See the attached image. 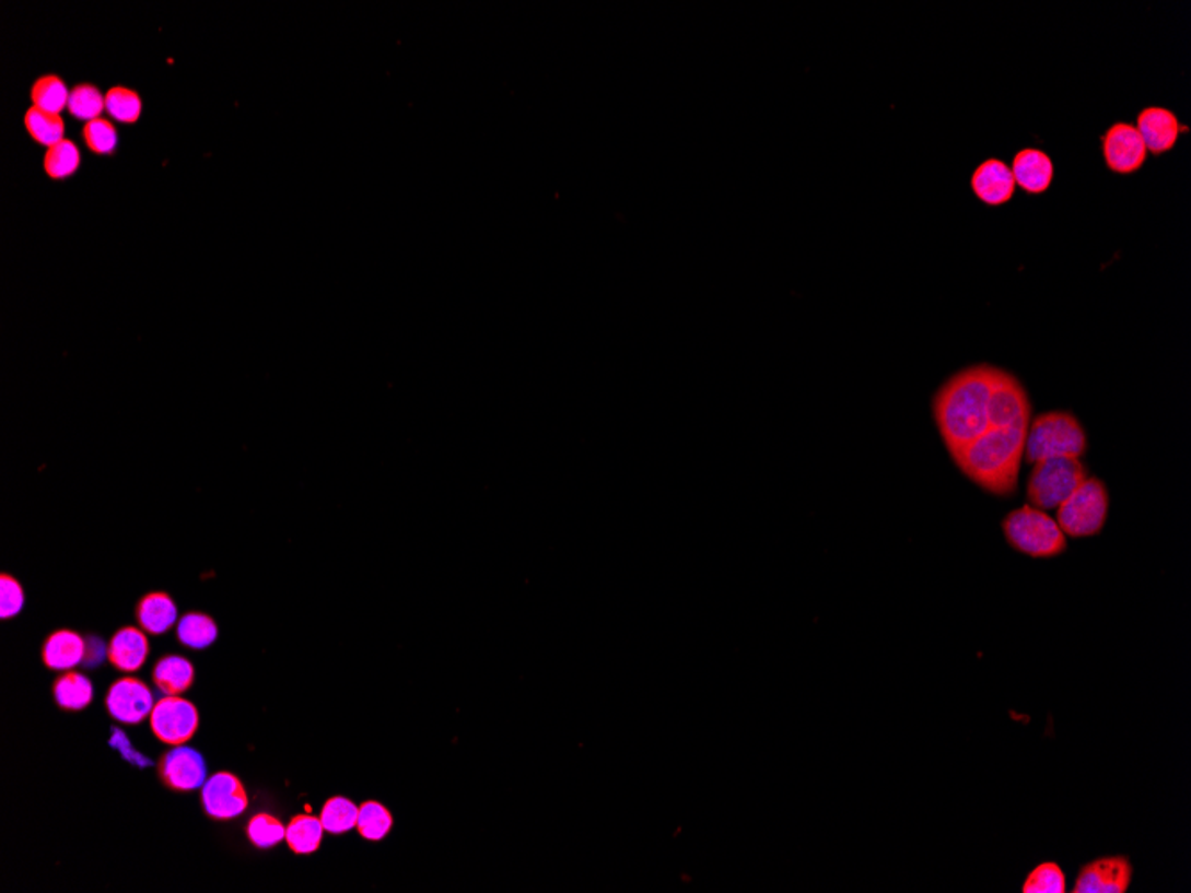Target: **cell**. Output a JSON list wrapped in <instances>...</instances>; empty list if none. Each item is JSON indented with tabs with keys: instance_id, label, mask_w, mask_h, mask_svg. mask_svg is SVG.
Listing matches in <instances>:
<instances>
[{
	"instance_id": "6da1fadb",
	"label": "cell",
	"mask_w": 1191,
	"mask_h": 893,
	"mask_svg": "<svg viewBox=\"0 0 1191 893\" xmlns=\"http://www.w3.org/2000/svg\"><path fill=\"white\" fill-rule=\"evenodd\" d=\"M995 367L986 363L964 367L933 395L931 412L949 455L990 431L989 403Z\"/></svg>"
},
{
	"instance_id": "7a4b0ae2",
	"label": "cell",
	"mask_w": 1191,
	"mask_h": 893,
	"mask_svg": "<svg viewBox=\"0 0 1191 893\" xmlns=\"http://www.w3.org/2000/svg\"><path fill=\"white\" fill-rule=\"evenodd\" d=\"M1029 426L990 428L978 439L950 454V459L984 493L999 497L1015 496Z\"/></svg>"
},
{
	"instance_id": "3957f363",
	"label": "cell",
	"mask_w": 1191,
	"mask_h": 893,
	"mask_svg": "<svg viewBox=\"0 0 1191 893\" xmlns=\"http://www.w3.org/2000/svg\"><path fill=\"white\" fill-rule=\"evenodd\" d=\"M1088 449L1086 432L1072 412L1054 411L1032 421L1026 437L1024 459L1037 463L1047 459H1081Z\"/></svg>"
},
{
	"instance_id": "277c9868",
	"label": "cell",
	"mask_w": 1191,
	"mask_h": 893,
	"mask_svg": "<svg viewBox=\"0 0 1191 893\" xmlns=\"http://www.w3.org/2000/svg\"><path fill=\"white\" fill-rule=\"evenodd\" d=\"M1001 528L1009 548L1031 559H1056L1069 548L1056 519L1029 503L1006 514Z\"/></svg>"
},
{
	"instance_id": "5b68a950",
	"label": "cell",
	"mask_w": 1191,
	"mask_h": 893,
	"mask_svg": "<svg viewBox=\"0 0 1191 893\" xmlns=\"http://www.w3.org/2000/svg\"><path fill=\"white\" fill-rule=\"evenodd\" d=\"M1056 510V522L1066 537L1088 539L1099 536L1110 514V493L1102 480L1088 477Z\"/></svg>"
},
{
	"instance_id": "8992f818",
	"label": "cell",
	"mask_w": 1191,
	"mask_h": 893,
	"mask_svg": "<svg viewBox=\"0 0 1191 893\" xmlns=\"http://www.w3.org/2000/svg\"><path fill=\"white\" fill-rule=\"evenodd\" d=\"M1086 479L1088 469L1081 459L1040 460L1032 463L1026 496L1031 507L1052 510L1060 507Z\"/></svg>"
},
{
	"instance_id": "52a82bcc",
	"label": "cell",
	"mask_w": 1191,
	"mask_h": 893,
	"mask_svg": "<svg viewBox=\"0 0 1191 893\" xmlns=\"http://www.w3.org/2000/svg\"><path fill=\"white\" fill-rule=\"evenodd\" d=\"M990 428L1029 426L1031 400L1023 381L1003 367H995L989 403Z\"/></svg>"
},
{
	"instance_id": "ba28073f",
	"label": "cell",
	"mask_w": 1191,
	"mask_h": 893,
	"mask_svg": "<svg viewBox=\"0 0 1191 893\" xmlns=\"http://www.w3.org/2000/svg\"><path fill=\"white\" fill-rule=\"evenodd\" d=\"M1134 865L1125 855H1106L1081 867L1072 893H1128Z\"/></svg>"
},
{
	"instance_id": "9c48e42d",
	"label": "cell",
	"mask_w": 1191,
	"mask_h": 893,
	"mask_svg": "<svg viewBox=\"0 0 1191 893\" xmlns=\"http://www.w3.org/2000/svg\"><path fill=\"white\" fill-rule=\"evenodd\" d=\"M150 728L164 744H186L197 733V706L179 695H166L155 703L150 714Z\"/></svg>"
},
{
	"instance_id": "30bf717a",
	"label": "cell",
	"mask_w": 1191,
	"mask_h": 893,
	"mask_svg": "<svg viewBox=\"0 0 1191 893\" xmlns=\"http://www.w3.org/2000/svg\"><path fill=\"white\" fill-rule=\"evenodd\" d=\"M1106 168L1119 175L1136 174L1147 161V149L1139 129L1128 121H1117L1100 136Z\"/></svg>"
},
{
	"instance_id": "8fae6325",
	"label": "cell",
	"mask_w": 1191,
	"mask_h": 893,
	"mask_svg": "<svg viewBox=\"0 0 1191 893\" xmlns=\"http://www.w3.org/2000/svg\"><path fill=\"white\" fill-rule=\"evenodd\" d=\"M203 810L217 821H231L245 813L248 796L237 776L231 773H218L202 787Z\"/></svg>"
},
{
	"instance_id": "7c38bea8",
	"label": "cell",
	"mask_w": 1191,
	"mask_h": 893,
	"mask_svg": "<svg viewBox=\"0 0 1191 893\" xmlns=\"http://www.w3.org/2000/svg\"><path fill=\"white\" fill-rule=\"evenodd\" d=\"M106 706L118 722L140 725L154 710V697L143 681L121 678L107 692Z\"/></svg>"
},
{
	"instance_id": "4fadbf2b",
	"label": "cell",
	"mask_w": 1191,
	"mask_h": 893,
	"mask_svg": "<svg viewBox=\"0 0 1191 893\" xmlns=\"http://www.w3.org/2000/svg\"><path fill=\"white\" fill-rule=\"evenodd\" d=\"M160 774L164 785L177 792H191L208 782L203 756L191 748H175L164 754Z\"/></svg>"
},
{
	"instance_id": "5bb4252c",
	"label": "cell",
	"mask_w": 1191,
	"mask_h": 893,
	"mask_svg": "<svg viewBox=\"0 0 1191 893\" xmlns=\"http://www.w3.org/2000/svg\"><path fill=\"white\" fill-rule=\"evenodd\" d=\"M1139 129L1145 149L1153 155H1163L1170 152L1177 145L1181 132H1187L1188 127L1181 126L1176 113L1167 107L1148 106L1139 113Z\"/></svg>"
},
{
	"instance_id": "9a60e30c",
	"label": "cell",
	"mask_w": 1191,
	"mask_h": 893,
	"mask_svg": "<svg viewBox=\"0 0 1191 893\" xmlns=\"http://www.w3.org/2000/svg\"><path fill=\"white\" fill-rule=\"evenodd\" d=\"M970 188L984 205L999 208L1015 197L1017 184L1013 179L1012 169L1004 161L990 157L974 169V174L970 177Z\"/></svg>"
},
{
	"instance_id": "2e32d148",
	"label": "cell",
	"mask_w": 1191,
	"mask_h": 893,
	"mask_svg": "<svg viewBox=\"0 0 1191 893\" xmlns=\"http://www.w3.org/2000/svg\"><path fill=\"white\" fill-rule=\"evenodd\" d=\"M1012 174L1018 188L1028 195H1043L1054 180V163L1040 149L1018 150L1012 163Z\"/></svg>"
},
{
	"instance_id": "e0dca14e",
	"label": "cell",
	"mask_w": 1191,
	"mask_h": 893,
	"mask_svg": "<svg viewBox=\"0 0 1191 893\" xmlns=\"http://www.w3.org/2000/svg\"><path fill=\"white\" fill-rule=\"evenodd\" d=\"M149 638L135 626L120 628L107 644L109 662L121 672H135L145 663L149 657Z\"/></svg>"
},
{
	"instance_id": "ac0fdd59",
	"label": "cell",
	"mask_w": 1191,
	"mask_h": 893,
	"mask_svg": "<svg viewBox=\"0 0 1191 893\" xmlns=\"http://www.w3.org/2000/svg\"><path fill=\"white\" fill-rule=\"evenodd\" d=\"M87 643L81 633L73 630H58L50 633L44 644L45 666L52 671H70L86 658Z\"/></svg>"
},
{
	"instance_id": "d6986e66",
	"label": "cell",
	"mask_w": 1191,
	"mask_h": 893,
	"mask_svg": "<svg viewBox=\"0 0 1191 893\" xmlns=\"http://www.w3.org/2000/svg\"><path fill=\"white\" fill-rule=\"evenodd\" d=\"M136 619L147 633L163 635L179 621V613L166 592H149L136 604Z\"/></svg>"
},
{
	"instance_id": "ffe728a7",
	"label": "cell",
	"mask_w": 1191,
	"mask_h": 893,
	"mask_svg": "<svg viewBox=\"0 0 1191 893\" xmlns=\"http://www.w3.org/2000/svg\"><path fill=\"white\" fill-rule=\"evenodd\" d=\"M152 678H154L155 686L163 694L180 695L194 685L195 669L186 658L170 655V657L161 658L154 667Z\"/></svg>"
},
{
	"instance_id": "44dd1931",
	"label": "cell",
	"mask_w": 1191,
	"mask_h": 893,
	"mask_svg": "<svg viewBox=\"0 0 1191 893\" xmlns=\"http://www.w3.org/2000/svg\"><path fill=\"white\" fill-rule=\"evenodd\" d=\"M54 700L63 710L78 712L86 708L93 700L92 681L81 672H65L54 683Z\"/></svg>"
},
{
	"instance_id": "7402d4cb",
	"label": "cell",
	"mask_w": 1191,
	"mask_h": 893,
	"mask_svg": "<svg viewBox=\"0 0 1191 893\" xmlns=\"http://www.w3.org/2000/svg\"><path fill=\"white\" fill-rule=\"evenodd\" d=\"M177 638L180 644L191 649H206L217 643V623L208 613H186L177 621Z\"/></svg>"
},
{
	"instance_id": "603a6c76",
	"label": "cell",
	"mask_w": 1191,
	"mask_h": 893,
	"mask_svg": "<svg viewBox=\"0 0 1191 893\" xmlns=\"http://www.w3.org/2000/svg\"><path fill=\"white\" fill-rule=\"evenodd\" d=\"M324 838V824L313 815L294 816L285 827V841L296 855H310L318 849Z\"/></svg>"
},
{
	"instance_id": "cb8c5ba5",
	"label": "cell",
	"mask_w": 1191,
	"mask_h": 893,
	"mask_svg": "<svg viewBox=\"0 0 1191 893\" xmlns=\"http://www.w3.org/2000/svg\"><path fill=\"white\" fill-rule=\"evenodd\" d=\"M24 126L31 138L47 149L65 140V121L61 115L42 111L33 106L25 113Z\"/></svg>"
},
{
	"instance_id": "d4e9b609",
	"label": "cell",
	"mask_w": 1191,
	"mask_h": 893,
	"mask_svg": "<svg viewBox=\"0 0 1191 893\" xmlns=\"http://www.w3.org/2000/svg\"><path fill=\"white\" fill-rule=\"evenodd\" d=\"M68 98H70V92L58 75L39 78L31 90L33 106L54 115H61L65 107H68Z\"/></svg>"
},
{
	"instance_id": "484cf974",
	"label": "cell",
	"mask_w": 1191,
	"mask_h": 893,
	"mask_svg": "<svg viewBox=\"0 0 1191 893\" xmlns=\"http://www.w3.org/2000/svg\"><path fill=\"white\" fill-rule=\"evenodd\" d=\"M79 166H81V152H79L78 145L73 141L65 138L63 141H59L56 145L47 149V154L44 157V168L50 179H68L78 172Z\"/></svg>"
},
{
	"instance_id": "4316f807",
	"label": "cell",
	"mask_w": 1191,
	"mask_h": 893,
	"mask_svg": "<svg viewBox=\"0 0 1191 893\" xmlns=\"http://www.w3.org/2000/svg\"><path fill=\"white\" fill-rule=\"evenodd\" d=\"M102 111H106V95L93 84H78L70 90L68 98V113L78 120L92 121L101 118Z\"/></svg>"
},
{
	"instance_id": "83f0119b",
	"label": "cell",
	"mask_w": 1191,
	"mask_h": 893,
	"mask_svg": "<svg viewBox=\"0 0 1191 893\" xmlns=\"http://www.w3.org/2000/svg\"><path fill=\"white\" fill-rule=\"evenodd\" d=\"M1023 893H1066L1065 870L1056 861L1037 865L1024 879Z\"/></svg>"
},
{
	"instance_id": "f1b7e54d",
	"label": "cell",
	"mask_w": 1191,
	"mask_h": 893,
	"mask_svg": "<svg viewBox=\"0 0 1191 893\" xmlns=\"http://www.w3.org/2000/svg\"><path fill=\"white\" fill-rule=\"evenodd\" d=\"M106 111L113 120L136 124L143 113V102L131 87L115 86L106 93Z\"/></svg>"
},
{
	"instance_id": "f546056e",
	"label": "cell",
	"mask_w": 1191,
	"mask_h": 893,
	"mask_svg": "<svg viewBox=\"0 0 1191 893\" xmlns=\"http://www.w3.org/2000/svg\"><path fill=\"white\" fill-rule=\"evenodd\" d=\"M358 819L359 808L345 797H334V799L327 801L324 810H322V816H319L324 830L332 833V835H341V833L353 830V826H358Z\"/></svg>"
},
{
	"instance_id": "4dcf8cb0",
	"label": "cell",
	"mask_w": 1191,
	"mask_h": 893,
	"mask_svg": "<svg viewBox=\"0 0 1191 893\" xmlns=\"http://www.w3.org/2000/svg\"><path fill=\"white\" fill-rule=\"evenodd\" d=\"M392 826V813L378 802H364L359 808L358 830L367 841H382Z\"/></svg>"
},
{
	"instance_id": "1f68e13d",
	"label": "cell",
	"mask_w": 1191,
	"mask_h": 893,
	"mask_svg": "<svg viewBox=\"0 0 1191 893\" xmlns=\"http://www.w3.org/2000/svg\"><path fill=\"white\" fill-rule=\"evenodd\" d=\"M82 136H84L87 149L92 150L93 154H113L116 145H118V132H116L115 124H112V120L102 118V116L87 121L84 129H82Z\"/></svg>"
},
{
	"instance_id": "d6a6232c",
	"label": "cell",
	"mask_w": 1191,
	"mask_h": 893,
	"mask_svg": "<svg viewBox=\"0 0 1191 893\" xmlns=\"http://www.w3.org/2000/svg\"><path fill=\"white\" fill-rule=\"evenodd\" d=\"M246 835H248V841L259 849H270L273 845L282 842V838H285V827L277 821L276 816L259 813L248 822Z\"/></svg>"
},
{
	"instance_id": "836d02e7",
	"label": "cell",
	"mask_w": 1191,
	"mask_h": 893,
	"mask_svg": "<svg viewBox=\"0 0 1191 893\" xmlns=\"http://www.w3.org/2000/svg\"><path fill=\"white\" fill-rule=\"evenodd\" d=\"M0 603H2L0 604V618L2 619L15 618L24 609V587L15 576L5 575V573L0 576Z\"/></svg>"
}]
</instances>
